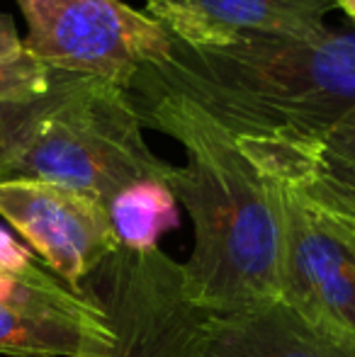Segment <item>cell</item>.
Here are the masks:
<instances>
[{
  "instance_id": "cell-6",
  "label": "cell",
  "mask_w": 355,
  "mask_h": 357,
  "mask_svg": "<svg viewBox=\"0 0 355 357\" xmlns=\"http://www.w3.org/2000/svg\"><path fill=\"white\" fill-rule=\"evenodd\" d=\"M0 219L76 291L122 248L103 202L47 180H0Z\"/></svg>"
},
{
  "instance_id": "cell-12",
  "label": "cell",
  "mask_w": 355,
  "mask_h": 357,
  "mask_svg": "<svg viewBox=\"0 0 355 357\" xmlns=\"http://www.w3.org/2000/svg\"><path fill=\"white\" fill-rule=\"evenodd\" d=\"M119 245L129 250L158 248V238L180 226L178 199L163 180H139L107 204Z\"/></svg>"
},
{
  "instance_id": "cell-18",
  "label": "cell",
  "mask_w": 355,
  "mask_h": 357,
  "mask_svg": "<svg viewBox=\"0 0 355 357\" xmlns=\"http://www.w3.org/2000/svg\"><path fill=\"white\" fill-rule=\"evenodd\" d=\"M336 8L343 10V13L355 22V0H336Z\"/></svg>"
},
{
  "instance_id": "cell-5",
  "label": "cell",
  "mask_w": 355,
  "mask_h": 357,
  "mask_svg": "<svg viewBox=\"0 0 355 357\" xmlns=\"http://www.w3.org/2000/svg\"><path fill=\"white\" fill-rule=\"evenodd\" d=\"M88 280L112 326L100 357H195L212 314L188 299L183 265L161 248H119Z\"/></svg>"
},
{
  "instance_id": "cell-3",
  "label": "cell",
  "mask_w": 355,
  "mask_h": 357,
  "mask_svg": "<svg viewBox=\"0 0 355 357\" xmlns=\"http://www.w3.org/2000/svg\"><path fill=\"white\" fill-rule=\"evenodd\" d=\"M171 170L144 142L129 90L86 78L42 124L8 180H47L107 207L124 188L139 180L166 183Z\"/></svg>"
},
{
  "instance_id": "cell-15",
  "label": "cell",
  "mask_w": 355,
  "mask_h": 357,
  "mask_svg": "<svg viewBox=\"0 0 355 357\" xmlns=\"http://www.w3.org/2000/svg\"><path fill=\"white\" fill-rule=\"evenodd\" d=\"M37 255L17 241L3 224H0V270L17 280H32L44 273L42 265H37Z\"/></svg>"
},
{
  "instance_id": "cell-9",
  "label": "cell",
  "mask_w": 355,
  "mask_h": 357,
  "mask_svg": "<svg viewBox=\"0 0 355 357\" xmlns=\"http://www.w3.org/2000/svg\"><path fill=\"white\" fill-rule=\"evenodd\" d=\"M234 142L266 178L289 188L355 241V107L317 139Z\"/></svg>"
},
{
  "instance_id": "cell-4",
  "label": "cell",
  "mask_w": 355,
  "mask_h": 357,
  "mask_svg": "<svg viewBox=\"0 0 355 357\" xmlns=\"http://www.w3.org/2000/svg\"><path fill=\"white\" fill-rule=\"evenodd\" d=\"M27 22L24 52L52 73L129 90L134 75L171 49V34L122 0H15Z\"/></svg>"
},
{
  "instance_id": "cell-16",
  "label": "cell",
  "mask_w": 355,
  "mask_h": 357,
  "mask_svg": "<svg viewBox=\"0 0 355 357\" xmlns=\"http://www.w3.org/2000/svg\"><path fill=\"white\" fill-rule=\"evenodd\" d=\"M24 54V39L20 37L13 17L0 13V63L15 61Z\"/></svg>"
},
{
  "instance_id": "cell-11",
  "label": "cell",
  "mask_w": 355,
  "mask_h": 357,
  "mask_svg": "<svg viewBox=\"0 0 355 357\" xmlns=\"http://www.w3.org/2000/svg\"><path fill=\"white\" fill-rule=\"evenodd\" d=\"M195 357H355V340L309 321L285 299L212 314Z\"/></svg>"
},
{
  "instance_id": "cell-14",
  "label": "cell",
  "mask_w": 355,
  "mask_h": 357,
  "mask_svg": "<svg viewBox=\"0 0 355 357\" xmlns=\"http://www.w3.org/2000/svg\"><path fill=\"white\" fill-rule=\"evenodd\" d=\"M56 83V73L32 59L27 52L15 61L0 63V102H24L47 95Z\"/></svg>"
},
{
  "instance_id": "cell-7",
  "label": "cell",
  "mask_w": 355,
  "mask_h": 357,
  "mask_svg": "<svg viewBox=\"0 0 355 357\" xmlns=\"http://www.w3.org/2000/svg\"><path fill=\"white\" fill-rule=\"evenodd\" d=\"M270 183L282 212L280 299L322 328L355 340V241L289 188Z\"/></svg>"
},
{
  "instance_id": "cell-17",
  "label": "cell",
  "mask_w": 355,
  "mask_h": 357,
  "mask_svg": "<svg viewBox=\"0 0 355 357\" xmlns=\"http://www.w3.org/2000/svg\"><path fill=\"white\" fill-rule=\"evenodd\" d=\"M17 282H20L17 278H13V275H8V273H3V270H0V301H5V299H10V296H13Z\"/></svg>"
},
{
  "instance_id": "cell-1",
  "label": "cell",
  "mask_w": 355,
  "mask_h": 357,
  "mask_svg": "<svg viewBox=\"0 0 355 357\" xmlns=\"http://www.w3.org/2000/svg\"><path fill=\"white\" fill-rule=\"evenodd\" d=\"M144 129L185 149L166 185L192 219L195 245L183 289L209 314H232L280 299L282 212L278 188L234 137L192 102L171 93L129 88Z\"/></svg>"
},
{
  "instance_id": "cell-2",
  "label": "cell",
  "mask_w": 355,
  "mask_h": 357,
  "mask_svg": "<svg viewBox=\"0 0 355 357\" xmlns=\"http://www.w3.org/2000/svg\"><path fill=\"white\" fill-rule=\"evenodd\" d=\"M129 88L178 95L234 139H317L355 107V27L219 47L171 39L166 56L144 66Z\"/></svg>"
},
{
  "instance_id": "cell-8",
  "label": "cell",
  "mask_w": 355,
  "mask_h": 357,
  "mask_svg": "<svg viewBox=\"0 0 355 357\" xmlns=\"http://www.w3.org/2000/svg\"><path fill=\"white\" fill-rule=\"evenodd\" d=\"M112 348L107 311L88 291L47 273L20 280L0 301V355L100 357Z\"/></svg>"
},
{
  "instance_id": "cell-13",
  "label": "cell",
  "mask_w": 355,
  "mask_h": 357,
  "mask_svg": "<svg viewBox=\"0 0 355 357\" xmlns=\"http://www.w3.org/2000/svg\"><path fill=\"white\" fill-rule=\"evenodd\" d=\"M86 78L56 73V83L47 95L24 102H0V180H8L13 165L27 151L42 124L63 105V100Z\"/></svg>"
},
{
  "instance_id": "cell-10",
  "label": "cell",
  "mask_w": 355,
  "mask_h": 357,
  "mask_svg": "<svg viewBox=\"0 0 355 357\" xmlns=\"http://www.w3.org/2000/svg\"><path fill=\"white\" fill-rule=\"evenodd\" d=\"M171 39L219 47L246 37H314L324 32L336 0H144Z\"/></svg>"
}]
</instances>
